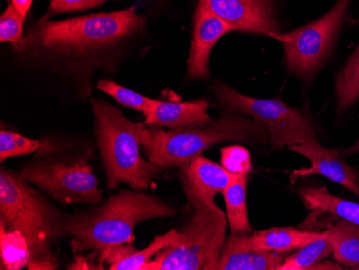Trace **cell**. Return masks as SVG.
I'll return each mask as SVG.
<instances>
[{"instance_id": "obj_12", "label": "cell", "mask_w": 359, "mask_h": 270, "mask_svg": "<svg viewBox=\"0 0 359 270\" xmlns=\"http://www.w3.org/2000/svg\"><path fill=\"white\" fill-rule=\"evenodd\" d=\"M235 32L223 20L199 3L194 15L193 41L187 60V78L205 80L209 78L210 54L221 38Z\"/></svg>"}, {"instance_id": "obj_30", "label": "cell", "mask_w": 359, "mask_h": 270, "mask_svg": "<svg viewBox=\"0 0 359 270\" xmlns=\"http://www.w3.org/2000/svg\"><path fill=\"white\" fill-rule=\"evenodd\" d=\"M356 153H359V139L352 147L342 151V156H351V155L356 154Z\"/></svg>"}, {"instance_id": "obj_11", "label": "cell", "mask_w": 359, "mask_h": 270, "mask_svg": "<svg viewBox=\"0 0 359 270\" xmlns=\"http://www.w3.org/2000/svg\"><path fill=\"white\" fill-rule=\"evenodd\" d=\"M292 152L298 153L311 162V167L302 168L292 173V183L302 177L320 175L342 185L359 198V173L346 164L341 154V149H328L320 146L316 140L306 144L288 147Z\"/></svg>"}, {"instance_id": "obj_5", "label": "cell", "mask_w": 359, "mask_h": 270, "mask_svg": "<svg viewBox=\"0 0 359 270\" xmlns=\"http://www.w3.org/2000/svg\"><path fill=\"white\" fill-rule=\"evenodd\" d=\"M95 135L107 173V185L116 189L126 183L133 189H147L165 168L140 155L138 128L122 111L104 100H92Z\"/></svg>"}, {"instance_id": "obj_22", "label": "cell", "mask_w": 359, "mask_h": 270, "mask_svg": "<svg viewBox=\"0 0 359 270\" xmlns=\"http://www.w3.org/2000/svg\"><path fill=\"white\" fill-rule=\"evenodd\" d=\"M181 239V233L170 231L163 236H157L154 241L141 251H135L128 257L110 266V270H148L149 265L153 261L157 253L169 245H175Z\"/></svg>"}, {"instance_id": "obj_29", "label": "cell", "mask_w": 359, "mask_h": 270, "mask_svg": "<svg viewBox=\"0 0 359 270\" xmlns=\"http://www.w3.org/2000/svg\"><path fill=\"white\" fill-rule=\"evenodd\" d=\"M10 1H11L12 5H13L16 9L19 10V11L26 17L28 11L30 10V7H32L34 0H10Z\"/></svg>"}, {"instance_id": "obj_26", "label": "cell", "mask_w": 359, "mask_h": 270, "mask_svg": "<svg viewBox=\"0 0 359 270\" xmlns=\"http://www.w3.org/2000/svg\"><path fill=\"white\" fill-rule=\"evenodd\" d=\"M26 17L12 4L0 18V42L1 43H19L24 36V22Z\"/></svg>"}, {"instance_id": "obj_1", "label": "cell", "mask_w": 359, "mask_h": 270, "mask_svg": "<svg viewBox=\"0 0 359 270\" xmlns=\"http://www.w3.org/2000/svg\"><path fill=\"white\" fill-rule=\"evenodd\" d=\"M144 26L135 6L62 21L43 18L12 46V53L24 69L64 84L67 96L83 102L92 94L94 72L116 74Z\"/></svg>"}, {"instance_id": "obj_24", "label": "cell", "mask_w": 359, "mask_h": 270, "mask_svg": "<svg viewBox=\"0 0 359 270\" xmlns=\"http://www.w3.org/2000/svg\"><path fill=\"white\" fill-rule=\"evenodd\" d=\"M97 88L110 95L118 104L127 108L142 112L143 114L148 112L149 109L154 104L153 98L147 97L144 95L139 94L135 90L111 81V80H100L97 82Z\"/></svg>"}, {"instance_id": "obj_23", "label": "cell", "mask_w": 359, "mask_h": 270, "mask_svg": "<svg viewBox=\"0 0 359 270\" xmlns=\"http://www.w3.org/2000/svg\"><path fill=\"white\" fill-rule=\"evenodd\" d=\"M332 252L334 250L327 234V236L318 238L316 241L299 248L290 257H286L279 270L311 269L316 264L330 257Z\"/></svg>"}, {"instance_id": "obj_7", "label": "cell", "mask_w": 359, "mask_h": 270, "mask_svg": "<svg viewBox=\"0 0 359 270\" xmlns=\"http://www.w3.org/2000/svg\"><path fill=\"white\" fill-rule=\"evenodd\" d=\"M213 90L225 108L252 116L265 128L272 150L306 144L318 139L311 119L281 100L250 97L219 82Z\"/></svg>"}, {"instance_id": "obj_13", "label": "cell", "mask_w": 359, "mask_h": 270, "mask_svg": "<svg viewBox=\"0 0 359 270\" xmlns=\"http://www.w3.org/2000/svg\"><path fill=\"white\" fill-rule=\"evenodd\" d=\"M250 233L231 231L222 250L219 270H279L285 261L284 253L253 249L249 245Z\"/></svg>"}, {"instance_id": "obj_19", "label": "cell", "mask_w": 359, "mask_h": 270, "mask_svg": "<svg viewBox=\"0 0 359 270\" xmlns=\"http://www.w3.org/2000/svg\"><path fill=\"white\" fill-rule=\"evenodd\" d=\"M248 176H239L223 192L231 231L251 233L247 208Z\"/></svg>"}, {"instance_id": "obj_15", "label": "cell", "mask_w": 359, "mask_h": 270, "mask_svg": "<svg viewBox=\"0 0 359 270\" xmlns=\"http://www.w3.org/2000/svg\"><path fill=\"white\" fill-rule=\"evenodd\" d=\"M209 104L207 100H198L193 102H172L154 100V104L143 114L145 125L167 126L179 130L185 127L203 126L212 122L208 112Z\"/></svg>"}, {"instance_id": "obj_10", "label": "cell", "mask_w": 359, "mask_h": 270, "mask_svg": "<svg viewBox=\"0 0 359 270\" xmlns=\"http://www.w3.org/2000/svg\"><path fill=\"white\" fill-rule=\"evenodd\" d=\"M233 29L281 41V26L272 0H198Z\"/></svg>"}, {"instance_id": "obj_27", "label": "cell", "mask_w": 359, "mask_h": 270, "mask_svg": "<svg viewBox=\"0 0 359 270\" xmlns=\"http://www.w3.org/2000/svg\"><path fill=\"white\" fill-rule=\"evenodd\" d=\"M221 165L239 176H248L252 170L251 154L242 146L225 147L221 150Z\"/></svg>"}, {"instance_id": "obj_4", "label": "cell", "mask_w": 359, "mask_h": 270, "mask_svg": "<svg viewBox=\"0 0 359 270\" xmlns=\"http://www.w3.org/2000/svg\"><path fill=\"white\" fill-rule=\"evenodd\" d=\"M139 141L149 161L163 168L185 167L215 144L225 141L248 144L268 142V134L259 123L239 116H226L203 126L165 130L138 128Z\"/></svg>"}, {"instance_id": "obj_2", "label": "cell", "mask_w": 359, "mask_h": 270, "mask_svg": "<svg viewBox=\"0 0 359 270\" xmlns=\"http://www.w3.org/2000/svg\"><path fill=\"white\" fill-rule=\"evenodd\" d=\"M20 173L0 171V225L18 231L29 245V269H56L54 247L67 236L68 215Z\"/></svg>"}, {"instance_id": "obj_17", "label": "cell", "mask_w": 359, "mask_h": 270, "mask_svg": "<svg viewBox=\"0 0 359 270\" xmlns=\"http://www.w3.org/2000/svg\"><path fill=\"white\" fill-rule=\"evenodd\" d=\"M299 195L302 203L310 210L330 213L359 225V203L339 198L330 194L326 187H304Z\"/></svg>"}, {"instance_id": "obj_3", "label": "cell", "mask_w": 359, "mask_h": 270, "mask_svg": "<svg viewBox=\"0 0 359 270\" xmlns=\"http://www.w3.org/2000/svg\"><path fill=\"white\" fill-rule=\"evenodd\" d=\"M164 201L142 189H122L102 205L68 215L67 236L74 253L100 252L116 245H132L135 227L149 220L175 217Z\"/></svg>"}, {"instance_id": "obj_9", "label": "cell", "mask_w": 359, "mask_h": 270, "mask_svg": "<svg viewBox=\"0 0 359 270\" xmlns=\"http://www.w3.org/2000/svg\"><path fill=\"white\" fill-rule=\"evenodd\" d=\"M20 175L62 203L98 205L104 197L94 169L86 160L72 165L40 161L26 165Z\"/></svg>"}, {"instance_id": "obj_8", "label": "cell", "mask_w": 359, "mask_h": 270, "mask_svg": "<svg viewBox=\"0 0 359 270\" xmlns=\"http://www.w3.org/2000/svg\"><path fill=\"white\" fill-rule=\"evenodd\" d=\"M352 0H337L320 19L282 35L286 65L302 79L312 78L330 55Z\"/></svg>"}, {"instance_id": "obj_16", "label": "cell", "mask_w": 359, "mask_h": 270, "mask_svg": "<svg viewBox=\"0 0 359 270\" xmlns=\"http://www.w3.org/2000/svg\"><path fill=\"white\" fill-rule=\"evenodd\" d=\"M328 231H302L292 227H274L249 235L248 241L253 249L287 253L327 236Z\"/></svg>"}, {"instance_id": "obj_20", "label": "cell", "mask_w": 359, "mask_h": 270, "mask_svg": "<svg viewBox=\"0 0 359 270\" xmlns=\"http://www.w3.org/2000/svg\"><path fill=\"white\" fill-rule=\"evenodd\" d=\"M1 269L20 270L28 267L32 259L29 245L20 231L0 225Z\"/></svg>"}, {"instance_id": "obj_6", "label": "cell", "mask_w": 359, "mask_h": 270, "mask_svg": "<svg viewBox=\"0 0 359 270\" xmlns=\"http://www.w3.org/2000/svg\"><path fill=\"white\" fill-rule=\"evenodd\" d=\"M194 213L180 231L181 239L157 253L148 270H215L225 245L227 215L215 205L184 189Z\"/></svg>"}, {"instance_id": "obj_14", "label": "cell", "mask_w": 359, "mask_h": 270, "mask_svg": "<svg viewBox=\"0 0 359 270\" xmlns=\"http://www.w3.org/2000/svg\"><path fill=\"white\" fill-rule=\"evenodd\" d=\"M239 175L205 157H197L191 164L182 167L181 180L183 189L198 195L207 203H215V196L223 194Z\"/></svg>"}, {"instance_id": "obj_28", "label": "cell", "mask_w": 359, "mask_h": 270, "mask_svg": "<svg viewBox=\"0 0 359 270\" xmlns=\"http://www.w3.org/2000/svg\"><path fill=\"white\" fill-rule=\"evenodd\" d=\"M107 0H51L46 18L69 12L86 11L93 8L100 7Z\"/></svg>"}, {"instance_id": "obj_18", "label": "cell", "mask_w": 359, "mask_h": 270, "mask_svg": "<svg viewBox=\"0 0 359 270\" xmlns=\"http://www.w3.org/2000/svg\"><path fill=\"white\" fill-rule=\"evenodd\" d=\"M327 231L337 263L359 269V225L340 219Z\"/></svg>"}, {"instance_id": "obj_21", "label": "cell", "mask_w": 359, "mask_h": 270, "mask_svg": "<svg viewBox=\"0 0 359 270\" xmlns=\"http://www.w3.org/2000/svg\"><path fill=\"white\" fill-rule=\"evenodd\" d=\"M337 108L344 112L359 100V46L337 76Z\"/></svg>"}, {"instance_id": "obj_25", "label": "cell", "mask_w": 359, "mask_h": 270, "mask_svg": "<svg viewBox=\"0 0 359 270\" xmlns=\"http://www.w3.org/2000/svg\"><path fill=\"white\" fill-rule=\"evenodd\" d=\"M42 144L36 139L27 138L16 133L9 130L0 132V161L11 158V157L23 156L30 154L41 149Z\"/></svg>"}]
</instances>
